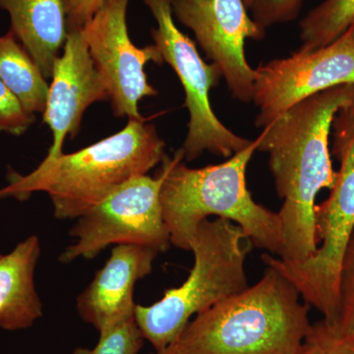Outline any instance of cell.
I'll return each instance as SVG.
<instances>
[{
    "instance_id": "obj_1",
    "label": "cell",
    "mask_w": 354,
    "mask_h": 354,
    "mask_svg": "<svg viewBox=\"0 0 354 354\" xmlns=\"http://www.w3.org/2000/svg\"><path fill=\"white\" fill-rule=\"evenodd\" d=\"M354 101V85L337 86L298 102L258 136L257 151L269 155L279 197L283 249L279 259L300 262L318 247L315 206L318 193L333 189L330 134L335 114Z\"/></svg>"
},
{
    "instance_id": "obj_2",
    "label": "cell",
    "mask_w": 354,
    "mask_h": 354,
    "mask_svg": "<svg viewBox=\"0 0 354 354\" xmlns=\"http://www.w3.org/2000/svg\"><path fill=\"white\" fill-rule=\"evenodd\" d=\"M165 143L145 120H129L121 131L75 153L46 158L35 171L9 174L0 200L24 201L44 192L57 220H76L133 177L148 174L165 157Z\"/></svg>"
},
{
    "instance_id": "obj_3",
    "label": "cell",
    "mask_w": 354,
    "mask_h": 354,
    "mask_svg": "<svg viewBox=\"0 0 354 354\" xmlns=\"http://www.w3.org/2000/svg\"><path fill=\"white\" fill-rule=\"evenodd\" d=\"M257 148L255 139L225 162L201 169L186 167L181 149L172 158L165 156L160 198L172 245L190 251L200 223L216 216L236 223L253 246L281 257L283 237L279 214L254 201L247 187V167Z\"/></svg>"
},
{
    "instance_id": "obj_4",
    "label": "cell",
    "mask_w": 354,
    "mask_h": 354,
    "mask_svg": "<svg viewBox=\"0 0 354 354\" xmlns=\"http://www.w3.org/2000/svg\"><path fill=\"white\" fill-rule=\"evenodd\" d=\"M300 298L267 266L257 283L198 314L174 344L187 354H297L312 326Z\"/></svg>"
},
{
    "instance_id": "obj_5",
    "label": "cell",
    "mask_w": 354,
    "mask_h": 354,
    "mask_svg": "<svg viewBox=\"0 0 354 354\" xmlns=\"http://www.w3.org/2000/svg\"><path fill=\"white\" fill-rule=\"evenodd\" d=\"M251 245L232 221L207 218L200 223L190 250L194 265L186 281L156 304L135 308L137 326L156 351L174 344L191 317L248 288L245 261Z\"/></svg>"
},
{
    "instance_id": "obj_6",
    "label": "cell",
    "mask_w": 354,
    "mask_h": 354,
    "mask_svg": "<svg viewBox=\"0 0 354 354\" xmlns=\"http://www.w3.org/2000/svg\"><path fill=\"white\" fill-rule=\"evenodd\" d=\"M333 128V149L341 169L329 198L315 206L316 237L321 245L300 262H286L268 253L262 260L290 279L325 322L337 327L342 261L354 230V102L337 111Z\"/></svg>"
},
{
    "instance_id": "obj_7",
    "label": "cell",
    "mask_w": 354,
    "mask_h": 354,
    "mask_svg": "<svg viewBox=\"0 0 354 354\" xmlns=\"http://www.w3.org/2000/svg\"><path fill=\"white\" fill-rule=\"evenodd\" d=\"M144 2L157 21L158 27L152 29L155 46L164 62L176 72L185 92L189 122L181 147L184 158L192 162L206 151L228 158L247 148L252 140L242 138L228 129L212 109L209 94L221 77L218 67L215 64H206L194 41L177 28L171 0Z\"/></svg>"
},
{
    "instance_id": "obj_8",
    "label": "cell",
    "mask_w": 354,
    "mask_h": 354,
    "mask_svg": "<svg viewBox=\"0 0 354 354\" xmlns=\"http://www.w3.org/2000/svg\"><path fill=\"white\" fill-rule=\"evenodd\" d=\"M164 178L162 169L157 177H133L76 218L70 230L75 241L60 254V262L94 259L113 244H136L167 252L171 243L160 205Z\"/></svg>"
},
{
    "instance_id": "obj_9",
    "label": "cell",
    "mask_w": 354,
    "mask_h": 354,
    "mask_svg": "<svg viewBox=\"0 0 354 354\" xmlns=\"http://www.w3.org/2000/svg\"><path fill=\"white\" fill-rule=\"evenodd\" d=\"M354 85V36L351 28L332 44L260 64L252 102L256 127L265 128L298 102L337 86Z\"/></svg>"
},
{
    "instance_id": "obj_10",
    "label": "cell",
    "mask_w": 354,
    "mask_h": 354,
    "mask_svg": "<svg viewBox=\"0 0 354 354\" xmlns=\"http://www.w3.org/2000/svg\"><path fill=\"white\" fill-rule=\"evenodd\" d=\"M129 0H104L93 19L82 29L91 57L108 84L114 115L144 120L139 102L155 97L158 91L149 84L148 62H164L155 44L137 48L128 32L127 14Z\"/></svg>"
},
{
    "instance_id": "obj_11",
    "label": "cell",
    "mask_w": 354,
    "mask_h": 354,
    "mask_svg": "<svg viewBox=\"0 0 354 354\" xmlns=\"http://www.w3.org/2000/svg\"><path fill=\"white\" fill-rule=\"evenodd\" d=\"M172 14L194 32L207 57L220 69L232 97L253 99L255 69L245 55L246 39H262V29L247 13L244 0H171Z\"/></svg>"
},
{
    "instance_id": "obj_12",
    "label": "cell",
    "mask_w": 354,
    "mask_h": 354,
    "mask_svg": "<svg viewBox=\"0 0 354 354\" xmlns=\"http://www.w3.org/2000/svg\"><path fill=\"white\" fill-rule=\"evenodd\" d=\"M51 79L43 116L53 132L48 158L64 153L65 138L78 134L84 113L91 104L109 101L108 84L91 57L82 30H69Z\"/></svg>"
},
{
    "instance_id": "obj_13",
    "label": "cell",
    "mask_w": 354,
    "mask_h": 354,
    "mask_svg": "<svg viewBox=\"0 0 354 354\" xmlns=\"http://www.w3.org/2000/svg\"><path fill=\"white\" fill-rule=\"evenodd\" d=\"M158 251L136 244L113 247L111 257L78 295L76 309L99 334L134 318V288L152 272Z\"/></svg>"
},
{
    "instance_id": "obj_14",
    "label": "cell",
    "mask_w": 354,
    "mask_h": 354,
    "mask_svg": "<svg viewBox=\"0 0 354 354\" xmlns=\"http://www.w3.org/2000/svg\"><path fill=\"white\" fill-rule=\"evenodd\" d=\"M41 252L39 237L31 235L10 252L0 253V329H28L43 316V304L35 286Z\"/></svg>"
},
{
    "instance_id": "obj_15",
    "label": "cell",
    "mask_w": 354,
    "mask_h": 354,
    "mask_svg": "<svg viewBox=\"0 0 354 354\" xmlns=\"http://www.w3.org/2000/svg\"><path fill=\"white\" fill-rule=\"evenodd\" d=\"M0 8L8 12L10 31L46 80L51 78L68 34L64 0H0Z\"/></svg>"
},
{
    "instance_id": "obj_16",
    "label": "cell",
    "mask_w": 354,
    "mask_h": 354,
    "mask_svg": "<svg viewBox=\"0 0 354 354\" xmlns=\"http://www.w3.org/2000/svg\"><path fill=\"white\" fill-rule=\"evenodd\" d=\"M0 80L30 113H44L50 85L24 46L9 31L0 36Z\"/></svg>"
},
{
    "instance_id": "obj_17",
    "label": "cell",
    "mask_w": 354,
    "mask_h": 354,
    "mask_svg": "<svg viewBox=\"0 0 354 354\" xmlns=\"http://www.w3.org/2000/svg\"><path fill=\"white\" fill-rule=\"evenodd\" d=\"M354 22V0H325L300 22V51H312L332 44Z\"/></svg>"
},
{
    "instance_id": "obj_18",
    "label": "cell",
    "mask_w": 354,
    "mask_h": 354,
    "mask_svg": "<svg viewBox=\"0 0 354 354\" xmlns=\"http://www.w3.org/2000/svg\"><path fill=\"white\" fill-rule=\"evenodd\" d=\"M99 335L95 348H77L71 354H139L145 341L135 316Z\"/></svg>"
},
{
    "instance_id": "obj_19",
    "label": "cell",
    "mask_w": 354,
    "mask_h": 354,
    "mask_svg": "<svg viewBox=\"0 0 354 354\" xmlns=\"http://www.w3.org/2000/svg\"><path fill=\"white\" fill-rule=\"evenodd\" d=\"M299 354H354V337L341 334L324 320L312 324Z\"/></svg>"
},
{
    "instance_id": "obj_20",
    "label": "cell",
    "mask_w": 354,
    "mask_h": 354,
    "mask_svg": "<svg viewBox=\"0 0 354 354\" xmlns=\"http://www.w3.org/2000/svg\"><path fill=\"white\" fill-rule=\"evenodd\" d=\"M337 330L354 337V230L342 261Z\"/></svg>"
},
{
    "instance_id": "obj_21",
    "label": "cell",
    "mask_w": 354,
    "mask_h": 354,
    "mask_svg": "<svg viewBox=\"0 0 354 354\" xmlns=\"http://www.w3.org/2000/svg\"><path fill=\"white\" fill-rule=\"evenodd\" d=\"M35 120L36 115L26 111L17 97L0 80V132L21 136Z\"/></svg>"
},
{
    "instance_id": "obj_22",
    "label": "cell",
    "mask_w": 354,
    "mask_h": 354,
    "mask_svg": "<svg viewBox=\"0 0 354 354\" xmlns=\"http://www.w3.org/2000/svg\"><path fill=\"white\" fill-rule=\"evenodd\" d=\"M304 0H252V19L262 29L297 19Z\"/></svg>"
},
{
    "instance_id": "obj_23",
    "label": "cell",
    "mask_w": 354,
    "mask_h": 354,
    "mask_svg": "<svg viewBox=\"0 0 354 354\" xmlns=\"http://www.w3.org/2000/svg\"><path fill=\"white\" fill-rule=\"evenodd\" d=\"M104 0H64L69 30H82L101 8Z\"/></svg>"
},
{
    "instance_id": "obj_24",
    "label": "cell",
    "mask_w": 354,
    "mask_h": 354,
    "mask_svg": "<svg viewBox=\"0 0 354 354\" xmlns=\"http://www.w3.org/2000/svg\"><path fill=\"white\" fill-rule=\"evenodd\" d=\"M151 354H187L181 351L180 348H177L176 344H171V346H167V348L162 349L160 351H155Z\"/></svg>"
},
{
    "instance_id": "obj_25",
    "label": "cell",
    "mask_w": 354,
    "mask_h": 354,
    "mask_svg": "<svg viewBox=\"0 0 354 354\" xmlns=\"http://www.w3.org/2000/svg\"><path fill=\"white\" fill-rule=\"evenodd\" d=\"M251 2H252V0H244V3H245L247 8H249V6H250Z\"/></svg>"
},
{
    "instance_id": "obj_26",
    "label": "cell",
    "mask_w": 354,
    "mask_h": 354,
    "mask_svg": "<svg viewBox=\"0 0 354 354\" xmlns=\"http://www.w3.org/2000/svg\"><path fill=\"white\" fill-rule=\"evenodd\" d=\"M351 31H353V36H354V22H353V24L351 26Z\"/></svg>"
},
{
    "instance_id": "obj_27",
    "label": "cell",
    "mask_w": 354,
    "mask_h": 354,
    "mask_svg": "<svg viewBox=\"0 0 354 354\" xmlns=\"http://www.w3.org/2000/svg\"><path fill=\"white\" fill-rule=\"evenodd\" d=\"M297 354H299V353H298Z\"/></svg>"
}]
</instances>
